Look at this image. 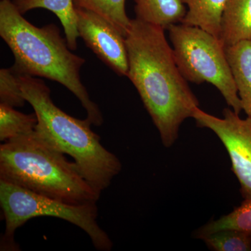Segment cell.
<instances>
[{
	"label": "cell",
	"mask_w": 251,
	"mask_h": 251,
	"mask_svg": "<svg viewBox=\"0 0 251 251\" xmlns=\"http://www.w3.org/2000/svg\"><path fill=\"white\" fill-rule=\"evenodd\" d=\"M165 29L136 18L125 37L127 77L139 94L165 148L178 139L180 126L200 102L176 65Z\"/></svg>",
	"instance_id": "6da1fadb"
},
{
	"label": "cell",
	"mask_w": 251,
	"mask_h": 251,
	"mask_svg": "<svg viewBox=\"0 0 251 251\" xmlns=\"http://www.w3.org/2000/svg\"><path fill=\"white\" fill-rule=\"evenodd\" d=\"M0 36L14 54L11 68L15 72L59 82L80 100L92 125H103L100 109L81 81L85 59L73 53L55 25L36 27L23 17L13 1L1 0Z\"/></svg>",
	"instance_id": "7a4b0ae2"
},
{
	"label": "cell",
	"mask_w": 251,
	"mask_h": 251,
	"mask_svg": "<svg viewBox=\"0 0 251 251\" xmlns=\"http://www.w3.org/2000/svg\"><path fill=\"white\" fill-rule=\"evenodd\" d=\"M19 78L23 97L37 117L36 133L52 148L72 156L82 177L101 194L121 172L120 160L101 145L90 120L70 116L53 103L44 80L20 74Z\"/></svg>",
	"instance_id": "3957f363"
},
{
	"label": "cell",
	"mask_w": 251,
	"mask_h": 251,
	"mask_svg": "<svg viewBox=\"0 0 251 251\" xmlns=\"http://www.w3.org/2000/svg\"><path fill=\"white\" fill-rule=\"evenodd\" d=\"M0 181L68 204L97 202L100 196L82 177L75 163L35 130L1 144Z\"/></svg>",
	"instance_id": "277c9868"
},
{
	"label": "cell",
	"mask_w": 251,
	"mask_h": 251,
	"mask_svg": "<svg viewBox=\"0 0 251 251\" xmlns=\"http://www.w3.org/2000/svg\"><path fill=\"white\" fill-rule=\"evenodd\" d=\"M0 205L6 222L0 242L1 251H20L15 241L16 229L29 220L40 216L63 219L83 229L97 250L110 251L113 246L108 234L97 222V202L68 204L0 181Z\"/></svg>",
	"instance_id": "5b68a950"
},
{
	"label": "cell",
	"mask_w": 251,
	"mask_h": 251,
	"mask_svg": "<svg viewBox=\"0 0 251 251\" xmlns=\"http://www.w3.org/2000/svg\"><path fill=\"white\" fill-rule=\"evenodd\" d=\"M176 65L188 82H208L217 88L229 108L240 114V99L221 40L201 28L182 23L168 28Z\"/></svg>",
	"instance_id": "8992f818"
},
{
	"label": "cell",
	"mask_w": 251,
	"mask_h": 251,
	"mask_svg": "<svg viewBox=\"0 0 251 251\" xmlns=\"http://www.w3.org/2000/svg\"><path fill=\"white\" fill-rule=\"evenodd\" d=\"M222 118L197 108L192 118L201 128L214 132L224 144L230 158L232 171L240 184L243 198H251V117L242 119L232 108L223 111Z\"/></svg>",
	"instance_id": "52a82bcc"
},
{
	"label": "cell",
	"mask_w": 251,
	"mask_h": 251,
	"mask_svg": "<svg viewBox=\"0 0 251 251\" xmlns=\"http://www.w3.org/2000/svg\"><path fill=\"white\" fill-rule=\"evenodd\" d=\"M79 36L87 47L120 76H127L128 53L125 37L113 25L99 15L76 8Z\"/></svg>",
	"instance_id": "ba28073f"
},
{
	"label": "cell",
	"mask_w": 251,
	"mask_h": 251,
	"mask_svg": "<svg viewBox=\"0 0 251 251\" xmlns=\"http://www.w3.org/2000/svg\"><path fill=\"white\" fill-rule=\"evenodd\" d=\"M226 52L242 110L248 117H251V40L239 41L227 46Z\"/></svg>",
	"instance_id": "9c48e42d"
},
{
	"label": "cell",
	"mask_w": 251,
	"mask_h": 251,
	"mask_svg": "<svg viewBox=\"0 0 251 251\" xmlns=\"http://www.w3.org/2000/svg\"><path fill=\"white\" fill-rule=\"evenodd\" d=\"M220 40L226 48L251 40V0H227Z\"/></svg>",
	"instance_id": "30bf717a"
},
{
	"label": "cell",
	"mask_w": 251,
	"mask_h": 251,
	"mask_svg": "<svg viewBox=\"0 0 251 251\" xmlns=\"http://www.w3.org/2000/svg\"><path fill=\"white\" fill-rule=\"evenodd\" d=\"M13 2L23 15L35 9L52 11L62 23L69 49L72 50L77 49L79 34L76 7L74 0H13Z\"/></svg>",
	"instance_id": "8fae6325"
},
{
	"label": "cell",
	"mask_w": 251,
	"mask_h": 251,
	"mask_svg": "<svg viewBox=\"0 0 251 251\" xmlns=\"http://www.w3.org/2000/svg\"><path fill=\"white\" fill-rule=\"evenodd\" d=\"M137 19L168 30L181 23L187 9L181 0H133Z\"/></svg>",
	"instance_id": "7c38bea8"
},
{
	"label": "cell",
	"mask_w": 251,
	"mask_h": 251,
	"mask_svg": "<svg viewBox=\"0 0 251 251\" xmlns=\"http://www.w3.org/2000/svg\"><path fill=\"white\" fill-rule=\"evenodd\" d=\"M187 11L181 23L204 29L220 39L227 0H181Z\"/></svg>",
	"instance_id": "4fadbf2b"
},
{
	"label": "cell",
	"mask_w": 251,
	"mask_h": 251,
	"mask_svg": "<svg viewBox=\"0 0 251 251\" xmlns=\"http://www.w3.org/2000/svg\"><path fill=\"white\" fill-rule=\"evenodd\" d=\"M227 229H237L251 234V198L244 199L240 205L227 215L209 221L195 231L193 237L202 239L209 234Z\"/></svg>",
	"instance_id": "5bb4252c"
},
{
	"label": "cell",
	"mask_w": 251,
	"mask_h": 251,
	"mask_svg": "<svg viewBox=\"0 0 251 251\" xmlns=\"http://www.w3.org/2000/svg\"><path fill=\"white\" fill-rule=\"evenodd\" d=\"M75 7L92 11L106 19L126 37L131 19L126 11V0H74Z\"/></svg>",
	"instance_id": "9a60e30c"
},
{
	"label": "cell",
	"mask_w": 251,
	"mask_h": 251,
	"mask_svg": "<svg viewBox=\"0 0 251 251\" xmlns=\"http://www.w3.org/2000/svg\"><path fill=\"white\" fill-rule=\"evenodd\" d=\"M38 123L35 112L23 113L14 107L0 103V141L4 142L34 131Z\"/></svg>",
	"instance_id": "2e32d148"
},
{
	"label": "cell",
	"mask_w": 251,
	"mask_h": 251,
	"mask_svg": "<svg viewBox=\"0 0 251 251\" xmlns=\"http://www.w3.org/2000/svg\"><path fill=\"white\" fill-rule=\"evenodd\" d=\"M202 240L211 251H251V234L237 229H227L218 231L206 236Z\"/></svg>",
	"instance_id": "e0dca14e"
},
{
	"label": "cell",
	"mask_w": 251,
	"mask_h": 251,
	"mask_svg": "<svg viewBox=\"0 0 251 251\" xmlns=\"http://www.w3.org/2000/svg\"><path fill=\"white\" fill-rule=\"evenodd\" d=\"M26 101L22 94L19 75L12 68L0 70V103L22 107Z\"/></svg>",
	"instance_id": "ac0fdd59"
}]
</instances>
